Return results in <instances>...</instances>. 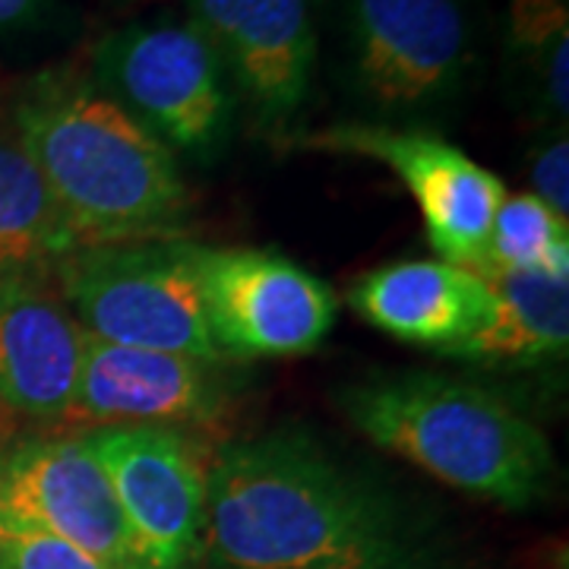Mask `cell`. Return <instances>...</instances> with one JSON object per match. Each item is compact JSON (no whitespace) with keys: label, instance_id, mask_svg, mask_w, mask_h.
I'll use <instances>...</instances> for the list:
<instances>
[{"label":"cell","instance_id":"cell-10","mask_svg":"<svg viewBox=\"0 0 569 569\" xmlns=\"http://www.w3.org/2000/svg\"><path fill=\"white\" fill-rule=\"evenodd\" d=\"M102 462L146 569H197L206 548L209 459L178 427L118 425L82 433Z\"/></svg>","mask_w":569,"mask_h":569},{"label":"cell","instance_id":"cell-4","mask_svg":"<svg viewBox=\"0 0 569 569\" xmlns=\"http://www.w3.org/2000/svg\"><path fill=\"white\" fill-rule=\"evenodd\" d=\"M336 82L351 121L430 130L485 70L478 0H336Z\"/></svg>","mask_w":569,"mask_h":569},{"label":"cell","instance_id":"cell-3","mask_svg":"<svg viewBox=\"0 0 569 569\" xmlns=\"http://www.w3.org/2000/svg\"><path fill=\"white\" fill-rule=\"evenodd\" d=\"M373 447L475 500L526 509L548 493L557 459L545 430L488 389L443 373H380L339 392Z\"/></svg>","mask_w":569,"mask_h":569},{"label":"cell","instance_id":"cell-1","mask_svg":"<svg viewBox=\"0 0 569 569\" xmlns=\"http://www.w3.org/2000/svg\"><path fill=\"white\" fill-rule=\"evenodd\" d=\"M203 557L216 569H459L427 516L305 430L209 459Z\"/></svg>","mask_w":569,"mask_h":569},{"label":"cell","instance_id":"cell-14","mask_svg":"<svg viewBox=\"0 0 569 569\" xmlns=\"http://www.w3.org/2000/svg\"><path fill=\"white\" fill-rule=\"evenodd\" d=\"M348 307L392 339L443 355L490 323L493 288L466 266L402 260L355 279Z\"/></svg>","mask_w":569,"mask_h":569},{"label":"cell","instance_id":"cell-13","mask_svg":"<svg viewBox=\"0 0 569 569\" xmlns=\"http://www.w3.org/2000/svg\"><path fill=\"white\" fill-rule=\"evenodd\" d=\"M39 276H0V402L17 418L61 427L80 380L86 332Z\"/></svg>","mask_w":569,"mask_h":569},{"label":"cell","instance_id":"cell-2","mask_svg":"<svg viewBox=\"0 0 569 569\" xmlns=\"http://www.w3.org/2000/svg\"><path fill=\"white\" fill-rule=\"evenodd\" d=\"M13 137L54 193L77 250L181 241L193 193L178 156L89 73H36L13 102Z\"/></svg>","mask_w":569,"mask_h":569},{"label":"cell","instance_id":"cell-5","mask_svg":"<svg viewBox=\"0 0 569 569\" xmlns=\"http://www.w3.org/2000/svg\"><path fill=\"white\" fill-rule=\"evenodd\" d=\"M58 291L86 336L228 365L206 323L190 241H133L54 260Z\"/></svg>","mask_w":569,"mask_h":569},{"label":"cell","instance_id":"cell-9","mask_svg":"<svg viewBox=\"0 0 569 569\" xmlns=\"http://www.w3.org/2000/svg\"><path fill=\"white\" fill-rule=\"evenodd\" d=\"M247 123L279 146L301 130L320 61L317 0H183Z\"/></svg>","mask_w":569,"mask_h":569},{"label":"cell","instance_id":"cell-20","mask_svg":"<svg viewBox=\"0 0 569 569\" xmlns=\"http://www.w3.org/2000/svg\"><path fill=\"white\" fill-rule=\"evenodd\" d=\"M526 178H529L531 197H538L560 219H569L567 127H541L538 130V137L529 146V156H526Z\"/></svg>","mask_w":569,"mask_h":569},{"label":"cell","instance_id":"cell-16","mask_svg":"<svg viewBox=\"0 0 569 569\" xmlns=\"http://www.w3.org/2000/svg\"><path fill=\"white\" fill-rule=\"evenodd\" d=\"M503 77L512 104L538 127L569 118V0H507Z\"/></svg>","mask_w":569,"mask_h":569},{"label":"cell","instance_id":"cell-21","mask_svg":"<svg viewBox=\"0 0 569 569\" xmlns=\"http://www.w3.org/2000/svg\"><path fill=\"white\" fill-rule=\"evenodd\" d=\"M58 13V0H0V36L39 32Z\"/></svg>","mask_w":569,"mask_h":569},{"label":"cell","instance_id":"cell-6","mask_svg":"<svg viewBox=\"0 0 569 569\" xmlns=\"http://www.w3.org/2000/svg\"><path fill=\"white\" fill-rule=\"evenodd\" d=\"M89 77L178 156L212 164L231 146L238 102L190 20L130 22L92 48Z\"/></svg>","mask_w":569,"mask_h":569},{"label":"cell","instance_id":"cell-8","mask_svg":"<svg viewBox=\"0 0 569 569\" xmlns=\"http://www.w3.org/2000/svg\"><path fill=\"white\" fill-rule=\"evenodd\" d=\"M190 260L206 323L228 361L310 355L336 326V291L276 250L190 241Z\"/></svg>","mask_w":569,"mask_h":569},{"label":"cell","instance_id":"cell-12","mask_svg":"<svg viewBox=\"0 0 569 569\" xmlns=\"http://www.w3.org/2000/svg\"><path fill=\"white\" fill-rule=\"evenodd\" d=\"M234 402L228 365H209L187 355L123 348L86 336L82 367L63 433L99 427H209Z\"/></svg>","mask_w":569,"mask_h":569},{"label":"cell","instance_id":"cell-19","mask_svg":"<svg viewBox=\"0 0 569 569\" xmlns=\"http://www.w3.org/2000/svg\"><path fill=\"white\" fill-rule=\"evenodd\" d=\"M0 569H108L48 531L0 519Z\"/></svg>","mask_w":569,"mask_h":569},{"label":"cell","instance_id":"cell-18","mask_svg":"<svg viewBox=\"0 0 569 569\" xmlns=\"http://www.w3.org/2000/svg\"><path fill=\"white\" fill-rule=\"evenodd\" d=\"M471 272H531L569 279V219L531 193H507L493 216L488 244Z\"/></svg>","mask_w":569,"mask_h":569},{"label":"cell","instance_id":"cell-17","mask_svg":"<svg viewBox=\"0 0 569 569\" xmlns=\"http://www.w3.org/2000/svg\"><path fill=\"white\" fill-rule=\"evenodd\" d=\"M70 250L54 193L17 137L0 133V276L41 272Z\"/></svg>","mask_w":569,"mask_h":569},{"label":"cell","instance_id":"cell-22","mask_svg":"<svg viewBox=\"0 0 569 569\" xmlns=\"http://www.w3.org/2000/svg\"><path fill=\"white\" fill-rule=\"evenodd\" d=\"M123 3H133V0H123Z\"/></svg>","mask_w":569,"mask_h":569},{"label":"cell","instance_id":"cell-11","mask_svg":"<svg viewBox=\"0 0 569 569\" xmlns=\"http://www.w3.org/2000/svg\"><path fill=\"white\" fill-rule=\"evenodd\" d=\"M0 519L48 531L108 569H146L82 433L29 437L0 452Z\"/></svg>","mask_w":569,"mask_h":569},{"label":"cell","instance_id":"cell-15","mask_svg":"<svg viewBox=\"0 0 569 569\" xmlns=\"http://www.w3.org/2000/svg\"><path fill=\"white\" fill-rule=\"evenodd\" d=\"M490 323L443 358L490 367H538L563 361L569 348V279L531 272H488Z\"/></svg>","mask_w":569,"mask_h":569},{"label":"cell","instance_id":"cell-7","mask_svg":"<svg viewBox=\"0 0 569 569\" xmlns=\"http://www.w3.org/2000/svg\"><path fill=\"white\" fill-rule=\"evenodd\" d=\"M276 149L358 156L387 164L415 197L433 250L447 263L466 269L481 260L493 216L507 197V187L493 171L433 130L339 121L320 130H298Z\"/></svg>","mask_w":569,"mask_h":569}]
</instances>
